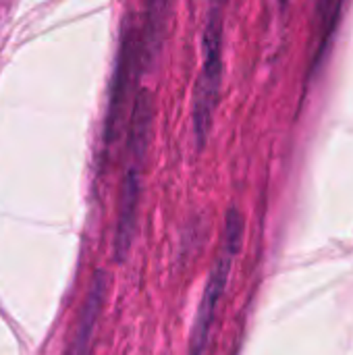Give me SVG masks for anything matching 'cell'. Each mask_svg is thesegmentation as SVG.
Here are the masks:
<instances>
[{
  "instance_id": "6da1fadb",
  "label": "cell",
  "mask_w": 353,
  "mask_h": 355,
  "mask_svg": "<svg viewBox=\"0 0 353 355\" xmlns=\"http://www.w3.org/2000/svg\"><path fill=\"white\" fill-rule=\"evenodd\" d=\"M152 129H154V100L148 89H139L133 100L127 129H125V171L119 187L117 223H114V237H112V252L117 262H125L137 231L144 171H146L148 150L152 144Z\"/></svg>"
},
{
  "instance_id": "7a4b0ae2",
  "label": "cell",
  "mask_w": 353,
  "mask_h": 355,
  "mask_svg": "<svg viewBox=\"0 0 353 355\" xmlns=\"http://www.w3.org/2000/svg\"><path fill=\"white\" fill-rule=\"evenodd\" d=\"M225 4L227 0H212L202 31V67L193 89L191 123L196 148L204 150L218 106L223 85V48H225Z\"/></svg>"
},
{
  "instance_id": "3957f363",
  "label": "cell",
  "mask_w": 353,
  "mask_h": 355,
  "mask_svg": "<svg viewBox=\"0 0 353 355\" xmlns=\"http://www.w3.org/2000/svg\"><path fill=\"white\" fill-rule=\"evenodd\" d=\"M148 69L144 50H141V35H139V23L131 17L125 19L121 29V44H119V56H117V69L110 85V96L106 104V116H104V154H108L119 139L125 135L129 112L133 106V100L137 96V79Z\"/></svg>"
},
{
  "instance_id": "277c9868",
  "label": "cell",
  "mask_w": 353,
  "mask_h": 355,
  "mask_svg": "<svg viewBox=\"0 0 353 355\" xmlns=\"http://www.w3.org/2000/svg\"><path fill=\"white\" fill-rule=\"evenodd\" d=\"M243 231H246V220L243 214L237 208H231L227 212L225 218V231H223V241H221V252L210 268L206 287H204V295L193 320V329L189 335V347L187 355H204L208 341H210V333L216 320V312L218 306L225 297L229 279H231V270H233V262L241 250L243 243Z\"/></svg>"
},
{
  "instance_id": "5b68a950",
  "label": "cell",
  "mask_w": 353,
  "mask_h": 355,
  "mask_svg": "<svg viewBox=\"0 0 353 355\" xmlns=\"http://www.w3.org/2000/svg\"><path fill=\"white\" fill-rule=\"evenodd\" d=\"M108 297V277L102 270H96V275L89 281L85 300L81 304L69 347L64 355H92L94 339L98 333V322L104 312V304Z\"/></svg>"
},
{
  "instance_id": "8992f818",
  "label": "cell",
  "mask_w": 353,
  "mask_h": 355,
  "mask_svg": "<svg viewBox=\"0 0 353 355\" xmlns=\"http://www.w3.org/2000/svg\"><path fill=\"white\" fill-rule=\"evenodd\" d=\"M169 2L171 0H148L146 17L139 23V35H141V46L148 62L158 56L164 33H166V17H169Z\"/></svg>"
},
{
  "instance_id": "52a82bcc",
  "label": "cell",
  "mask_w": 353,
  "mask_h": 355,
  "mask_svg": "<svg viewBox=\"0 0 353 355\" xmlns=\"http://www.w3.org/2000/svg\"><path fill=\"white\" fill-rule=\"evenodd\" d=\"M279 4H281V8H285L289 4V0H279Z\"/></svg>"
}]
</instances>
